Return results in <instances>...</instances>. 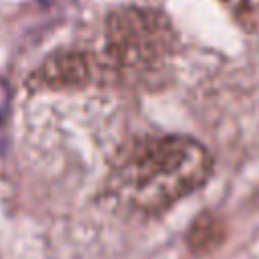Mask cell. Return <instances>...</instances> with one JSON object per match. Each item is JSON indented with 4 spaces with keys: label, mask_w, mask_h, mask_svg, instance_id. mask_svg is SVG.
Wrapping results in <instances>:
<instances>
[{
    "label": "cell",
    "mask_w": 259,
    "mask_h": 259,
    "mask_svg": "<svg viewBox=\"0 0 259 259\" xmlns=\"http://www.w3.org/2000/svg\"><path fill=\"white\" fill-rule=\"evenodd\" d=\"M95 77V61L85 51H57L28 77L32 89H77Z\"/></svg>",
    "instance_id": "3957f363"
},
{
    "label": "cell",
    "mask_w": 259,
    "mask_h": 259,
    "mask_svg": "<svg viewBox=\"0 0 259 259\" xmlns=\"http://www.w3.org/2000/svg\"><path fill=\"white\" fill-rule=\"evenodd\" d=\"M227 2L237 16H253L259 12V0H223Z\"/></svg>",
    "instance_id": "5b68a950"
},
{
    "label": "cell",
    "mask_w": 259,
    "mask_h": 259,
    "mask_svg": "<svg viewBox=\"0 0 259 259\" xmlns=\"http://www.w3.org/2000/svg\"><path fill=\"white\" fill-rule=\"evenodd\" d=\"M212 172L202 144L186 136H152L136 142L115 168L125 198L144 210H160L200 188Z\"/></svg>",
    "instance_id": "6da1fadb"
},
{
    "label": "cell",
    "mask_w": 259,
    "mask_h": 259,
    "mask_svg": "<svg viewBox=\"0 0 259 259\" xmlns=\"http://www.w3.org/2000/svg\"><path fill=\"white\" fill-rule=\"evenodd\" d=\"M176 53L170 20L152 8L125 6L105 20V57L121 79L148 83L160 79Z\"/></svg>",
    "instance_id": "7a4b0ae2"
},
{
    "label": "cell",
    "mask_w": 259,
    "mask_h": 259,
    "mask_svg": "<svg viewBox=\"0 0 259 259\" xmlns=\"http://www.w3.org/2000/svg\"><path fill=\"white\" fill-rule=\"evenodd\" d=\"M10 111H12V89L6 79H0V150H6L8 146Z\"/></svg>",
    "instance_id": "277c9868"
}]
</instances>
